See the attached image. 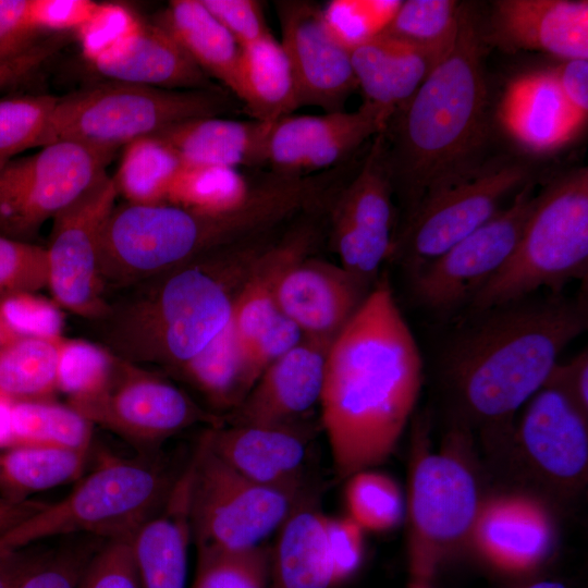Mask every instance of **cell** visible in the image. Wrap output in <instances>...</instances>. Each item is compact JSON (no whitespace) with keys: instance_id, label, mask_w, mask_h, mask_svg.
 <instances>
[{"instance_id":"1","label":"cell","mask_w":588,"mask_h":588,"mask_svg":"<svg viewBox=\"0 0 588 588\" xmlns=\"http://www.w3.org/2000/svg\"><path fill=\"white\" fill-rule=\"evenodd\" d=\"M440 345L437 368L455 426L494 433L546 383L564 348L588 327L586 294L540 291L466 310Z\"/></svg>"},{"instance_id":"2","label":"cell","mask_w":588,"mask_h":588,"mask_svg":"<svg viewBox=\"0 0 588 588\" xmlns=\"http://www.w3.org/2000/svg\"><path fill=\"white\" fill-rule=\"evenodd\" d=\"M419 347L385 273L329 347L320 399L339 478L370 469L395 450L422 384Z\"/></svg>"},{"instance_id":"3","label":"cell","mask_w":588,"mask_h":588,"mask_svg":"<svg viewBox=\"0 0 588 588\" xmlns=\"http://www.w3.org/2000/svg\"><path fill=\"white\" fill-rule=\"evenodd\" d=\"M282 228L209 250L105 294L85 320L112 356L166 373L201 351L232 319L237 298Z\"/></svg>"},{"instance_id":"4","label":"cell","mask_w":588,"mask_h":588,"mask_svg":"<svg viewBox=\"0 0 588 588\" xmlns=\"http://www.w3.org/2000/svg\"><path fill=\"white\" fill-rule=\"evenodd\" d=\"M487 84L479 15L462 4L449 54L381 132L387 172L404 213L429 193L470 175L486 131Z\"/></svg>"},{"instance_id":"5","label":"cell","mask_w":588,"mask_h":588,"mask_svg":"<svg viewBox=\"0 0 588 588\" xmlns=\"http://www.w3.org/2000/svg\"><path fill=\"white\" fill-rule=\"evenodd\" d=\"M307 205L305 186L279 176L252 186L246 201L209 215L168 203L117 204L101 233L105 293L148 279L209 250L280 229Z\"/></svg>"},{"instance_id":"6","label":"cell","mask_w":588,"mask_h":588,"mask_svg":"<svg viewBox=\"0 0 588 588\" xmlns=\"http://www.w3.org/2000/svg\"><path fill=\"white\" fill-rule=\"evenodd\" d=\"M187 462L181 465L162 450L132 458L107 457L64 499L0 535V548L20 549L77 534L130 539L161 509Z\"/></svg>"},{"instance_id":"7","label":"cell","mask_w":588,"mask_h":588,"mask_svg":"<svg viewBox=\"0 0 588 588\" xmlns=\"http://www.w3.org/2000/svg\"><path fill=\"white\" fill-rule=\"evenodd\" d=\"M587 273L588 169L581 167L552 179L536 195L511 257L464 311L540 291L563 292Z\"/></svg>"},{"instance_id":"8","label":"cell","mask_w":588,"mask_h":588,"mask_svg":"<svg viewBox=\"0 0 588 588\" xmlns=\"http://www.w3.org/2000/svg\"><path fill=\"white\" fill-rule=\"evenodd\" d=\"M230 100L217 87L175 90L110 81L58 97L37 147L75 142L115 152L176 124L219 117Z\"/></svg>"},{"instance_id":"9","label":"cell","mask_w":588,"mask_h":588,"mask_svg":"<svg viewBox=\"0 0 588 588\" xmlns=\"http://www.w3.org/2000/svg\"><path fill=\"white\" fill-rule=\"evenodd\" d=\"M192 462L191 530L197 550L235 552L259 547L301 501L315 494L245 477L222 461L204 436Z\"/></svg>"},{"instance_id":"10","label":"cell","mask_w":588,"mask_h":588,"mask_svg":"<svg viewBox=\"0 0 588 588\" xmlns=\"http://www.w3.org/2000/svg\"><path fill=\"white\" fill-rule=\"evenodd\" d=\"M530 181L527 164L505 160L429 193L396 225L389 260L416 270L486 224Z\"/></svg>"},{"instance_id":"11","label":"cell","mask_w":588,"mask_h":588,"mask_svg":"<svg viewBox=\"0 0 588 588\" xmlns=\"http://www.w3.org/2000/svg\"><path fill=\"white\" fill-rule=\"evenodd\" d=\"M68 404L138 453L159 451L167 440L194 426L225 424L222 416L200 405L162 372L114 356L105 385Z\"/></svg>"},{"instance_id":"12","label":"cell","mask_w":588,"mask_h":588,"mask_svg":"<svg viewBox=\"0 0 588 588\" xmlns=\"http://www.w3.org/2000/svg\"><path fill=\"white\" fill-rule=\"evenodd\" d=\"M114 151L58 142L0 168V234L30 242L41 226L88 189Z\"/></svg>"},{"instance_id":"13","label":"cell","mask_w":588,"mask_h":588,"mask_svg":"<svg viewBox=\"0 0 588 588\" xmlns=\"http://www.w3.org/2000/svg\"><path fill=\"white\" fill-rule=\"evenodd\" d=\"M482 500L476 479L453 453L414 460L407 493L409 576L432 579L453 548L470 537Z\"/></svg>"},{"instance_id":"14","label":"cell","mask_w":588,"mask_h":588,"mask_svg":"<svg viewBox=\"0 0 588 588\" xmlns=\"http://www.w3.org/2000/svg\"><path fill=\"white\" fill-rule=\"evenodd\" d=\"M535 200L530 181L486 224L407 273L416 305L444 319L463 313L511 257Z\"/></svg>"},{"instance_id":"15","label":"cell","mask_w":588,"mask_h":588,"mask_svg":"<svg viewBox=\"0 0 588 588\" xmlns=\"http://www.w3.org/2000/svg\"><path fill=\"white\" fill-rule=\"evenodd\" d=\"M381 134L355 175L339 185L327 206L329 242L340 266L373 286L390 259L396 213Z\"/></svg>"},{"instance_id":"16","label":"cell","mask_w":588,"mask_h":588,"mask_svg":"<svg viewBox=\"0 0 588 588\" xmlns=\"http://www.w3.org/2000/svg\"><path fill=\"white\" fill-rule=\"evenodd\" d=\"M118 196L113 176L105 173L52 219L48 287L59 307L84 320L98 317L106 305L99 246Z\"/></svg>"},{"instance_id":"17","label":"cell","mask_w":588,"mask_h":588,"mask_svg":"<svg viewBox=\"0 0 588 588\" xmlns=\"http://www.w3.org/2000/svg\"><path fill=\"white\" fill-rule=\"evenodd\" d=\"M391 115L368 100L352 112L286 115L271 126L266 164L274 174L289 177L330 168L380 134Z\"/></svg>"},{"instance_id":"18","label":"cell","mask_w":588,"mask_h":588,"mask_svg":"<svg viewBox=\"0 0 588 588\" xmlns=\"http://www.w3.org/2000/svg\"><path fill=\"white\" fill-rule=\"evenodd\" d=\"M84 59L113 82L175 90L216 88L167 29L133 11Z\"/></svg>"},{"instance_id":"19","label":"cell","mask_w":588,"mask_h":588,"mask_svg":"<svg viewBox=\"0 0 588 588\" xmlns=\"http://www.w3.org/2000/svg\"><path fill=\"white\" fill-rule=\"evenodd\" d=\"M280 41L292 66L301 106H317L326 113L342 111L358 87L350 50L329 30L322 8L310 1L275 2Z\"/></svg>"},{"instance_id":"20","label":"cell","mask_w":588,"mask_h":588,"mask_svg":"<svg viewBox=\"0 0 588 588\" xmlns=\"http://www.w3.org/2000/svg\"><path fill=\"white\" fill-rule=\"evenodd\" d=\"M317 427L311 420L282 426L207 428L209 448L245 477L275 488L313 492L307 467Z\"/></svg>"},{"instance_id":"21","label":"cell","mask_w":588,"mask_h":588,"mask_svg":"<svg viewBox=\"0 0 588 588\" xmlns=\"http://www.w3.org/2000/svg\"><path fill=\"white\" fill-rule=\"evenodd\" d=\"M373 286L340 265L310 254L295 260L282 272L275 302L279 311L299 329L304 338L331 345Z\"/></svg>"},{"instance_id":"22","label":"cell","mask_w":588,"mask_h":588,"mask_svg":"<svg viewBox=\"0 0 588 588\" xmlns=\"http://www.w3.org/2000/svg\"><path fill=\"white\" fill-rule=\"evenodd\" d=\"M329 347L303 338L262 371L241 405L223 416L224 422L282 426L310 420L320 403Z\"/></svg>"},{"instance_id":"23","label":"cell","mask_w":588,"mask_h":588,"mask_svg":"<svg viewBox=\"0 0 588 588\" xmlns=\"http://www.w3.org/2000/svg\"><path fill=\"white\" fill-rule=\"evenodd\" d=\"M469 538L491 568L520 577L546 561L553 546L554 528L538 500L507 493L482 500Z\"/></svg>"},{"instance_id":"24","label":"cell","mask_w":588,"mask_h":588,"mask_svg":"<svg viewBox=\"0 0 588 588\" xmlns=\"http://www.w3.org/2000/svg\"><path fill=\"white\" fill-rule=\"evenodd\" d=\"M588 413L564 390L544 384L527 402L516 437L534 466L564 483L579 481L588 466Z\"/></svg>"},{"instance_id":"25","label":"cell","mask_w":588,"mask_h":588,"mask_svg":"<svg viewBox=\"0 0 588 588\" xmlns=\"http://www.w3.org/2000/svg\"><path fill=\"white\" fill-rule=\"evenodd\" d=\"M491 21L507 47L588 60L587 0H498Z\"/></svg>"},{"instance_id":"26","label":"cell","mask_w":588,"mask_h":588,"mask_svg":"<svg viewBox=\"0 0 588 588\" xmlns=\"http://www.w3.org/2000/svg\"><path fill=\"white\" fill-rule=\"evenodd\" d=\"M192 457L161 509L128 539L142 588H186Z\"/></svg>"},{"instance_id":"27","label":"cell","mask_w":588,"mask_h":588,"mask_svg":"<svg viewBox=\"0 0 588 588\" xmlns=\"http://www.w3.org/2000/svg\"><path fill=\"white\" fill-rule=\"evenodd\" d=\"M498 117L512 139L538 154L564 146L583 128L565 103L552 69L523 73L509 82Z\"/></svg>"},{"instance_id":"28","label":"cell","mask_w":588,"mask_h":588,"mask_svg":"<svg viewBox=\"0 0 588 588\" xmlns=\"http://www.w3.org/2000/svg\"><path fill=\"white\" fill-rule=\"evenodd\" d=\"M316 209L304 213L264 254L237 298L231 321L246 351L283 317L275 302L277 284L292 262L316 249L323 231L313 216Z\"/></svg>"},{"instance_id":"29","label":"cell","mask_w":588,"mask_h":588,"mask_svg":"<svg viewBox=\"0 0 588 588\" xmlns=\"http://www.w3.org/2000/svg\"><path fill=\"white\" fill-rule=\"evenodd\" d=\"M350 54L357 86L366 100L392 114L444 59L384 32L352 48Z\"/></svg>"},{"instance_id":"30","label":"cell","mask_w":588,"mask_h":588,"mask_svg":"<svg viewBox=\"0 0 588 588\" xmlns=\"http://www.w3.org/2000/svg\"><path fill=\"white\" fill-rule=\"evenodd\" d=\"M326 516L316 494L294 509L270 546L268 588H335Z\"/></svg>"},{"instance_id":"31","label":"cell","mask_w":588,"mask_h":588,"mask_svg":"<svg viewBox=\"0 0 588 588\" xmlns=\"http://www.w3.org/2000/svg\"><path fill=\"white\" fill-rule=\"evenodd\" d=\"M272 124L207 117L176 124L156 136L169 144L184 163L237 169L266 164Z\"/></svg>"},{"instance_id":"32","label":"cell","mask_w":588,"mask_h":588,"mask_svg":"<svg viewBox=\"0 0 588 588\" xmlns=\"http://www.w3.org/2000/svg\"><path fill=\"white\" fill-rule=\"evenodd\" d=\"M163 375L194 389L207 408L222 417L241 405L259 378L232 321L196 355Z\"/></svg>"},{"instance_id":"33","label":"cell","mask_w":588,"mask_h":588,"mask_svg":"<svg viewBox=\"0 0 588 588\" xmlns=\"http://www.w3.org/2000/svg\"><path fill=\"white\" fill-rule=\"evenodd\" d=\"M234 95L255 120L268 123L301 107L290 60L271 34L241 48Z\"/></svg>"},{"instance_id":"34","label":"cell","mask_w":588,"mask_h":588,"mask_svg":"<svg viewBox=\"0 0 588 588\" xmlns=\"http://www.w3.org/2000/svg\"><path fill=\"white\" fill-rule=\"evenodd\" d=\"M208 76L233 94L241 48L201 0H173L158 22Z\"/></svg>"},{"instance_id":"35","label":"cell","mask_w":588,"mask_h":588,"mask_svg":"<svg viewBox=\"0 0 588 588\" xmlns=\"http://www.w3.org/2000/svg\"><path fill=\"white\" fill-rule=\"evenodd\" d=\"M89 452L51 445H15L0 450V491L7 501L48 490L78 478Z\"/></svg>"},{"instance_id":"36","label":"cell","mask_w":588,"mask_h":588,"mask_svg":"<svg viewBox=\"0 0 588 588\" xmlns=\"http://www.w3.org/2000/svg\"><path fill=\"white\" fill-rule=\"evenodd\" d=\"M64 336H15L0 345V392L13 401L51 399Z\"/></svg>"},{"instance_id":"37","label":"cell","mask_w":588,"mask_h":588,"mask_svg":"<svg viewBox=\"0 0 588 588\" xmlns=\"http://www.w3.org/2000/svg\"><path fill=\"white\" fill-rule=\"evenodd\" d=\"M183 163L176 151L160 137L136 139L124 146L113 175L119 195L134 204L166 203Z\"/></svg>"},{"instance_id":"38","label":"cell","mask_w":588,"mask_h":588,"mask_svg":"<svg viewBox=\"0 0 588 588\" xmlns=\"http://www.w3.org/2000/svg\"><path fill=\"white\" fill-rule=\"evenodd\" d=\"M13 445H51L90 452L94 425L72 408L52 399L14 401Z\"/></svg>"},{"instance_id":"39","label":"cell","mask_w":588,"mask_h":588,"mask_svg":"<svg viewBox=\"0 0 588 588\" xmlns=\"http://www.w3.org/2000/svg\"><path fill=\"white\" fill-rule=\"evenodd\" d=\"M252 186L237 169L183 163L166 203L193 211L218 215L242 206Z\"/></svg>"},{"instance_id":"40","label":"cell","mask_w":588,"mask_h":588,"mask_svg":"<svg viewBox=\"0 0 588 588\" xmlns=\"http://www.w3.org/2000/svg\"><path fill=\"white\" fill-rule=\"evenodd\" d=\"M462 4L452 0L402 1L383 32L445 58L457 37Z\"/></svg>"},{"instance_id":"41","label":"cell","mask_w":588,"mask_h":588,"mask_svg":"<svg viewBox=\"0 0 588 588\" xmlns=\"http://www.w3.org/2000/svg\"><path fill=\"white\" fill-rule=\"evenodd\" d=\"M346 479L344 495L347 516L364 531H387L401 522L404 501L397 483L391 477L364 469Z\"/></svg>"},{"instance_id":"42","label":"cell","mask_w":588,"mask_h":588,"mask_svg":"<svg viewBox=\"0 0 588 588\" xmlns=\"http://www.w3.org/2000/svg\"><path fill=\"white\" fill-rule=\"evenodd\" d=\"M270 546L226 552L197 550L191 588H268Z\"/></svg>"},{"instance_id":"43","label":"cell","mask_w":588,"mask_h":588,"mask_svg":"<svg viewBox=\"0 0 588 588\" xmlns=\"http://www.w3.org/2000/svg\"><path fill=\"white\" fill-rule=\"evenodd\" d=\"M58 102L51 95L0 99V168L20 152L37 147Z\"/></svg>"},{"instance_id":"44","label":"cell","mask_w":588,"mask_h":588,"mask_svg":"<svg viewBox=\"0 0 588 588\" xmlns=\"http://www.w3.org/2000/svg\"><path fill=\"white\" fill-rule=\"evenodd\" d=\"M113 356L99 344L85 339L64 338L59 359L58 391L68 401L98 392L106 383Z\"/></svg>"},{"instance_id":"45","label":"cell","mask_w":588,"mask_h":588,"mask_svg":"<svg viewBox=\"0 0 588 588\" xmlns=\"http://www.w3.org/2000/svg\"><path fill=\"white\" fill-rule=\"evenodd\" d=\"M393 14L389 0H333L322 8L329 30L348 50L383 32Z\"/></svg>"},{"instance_id":"46","label":"cell","mask_w":588,"mask_h":588,"mask_svg":"<svg viewBox=\"0 0 588 588\" xmlns=\"http://www.w3.org/2000/svg\"><path fill=\"white\" fill-rule=\"evenodd\" d=\"M102 543L81 540L41 551L16 588H78L81 578Z\"/></svg>"},{"instance_id":"47","label":"cell","mask_w":588,"mask_h":588,"mask_svg":"<svg viewBox=\"0 0 588 588\" xmlns=\"http://www.w3.org/2000/svg\"><path fill=\"white\" fill-rule=\"evenodd\" d=\"M47 249L0 234V296L48 287Z\"/></svg>"},{"instance_id":"48","label":"cell","mask_w":588,"mask_h":588,"mask_svg":"<svg viewBox=\"0 0 588 588\" xmlns=\"http://www.w3.org/2000/svg\"><path fill=\"white\" fill-rule=\"evenodd\" d=\"M0 316L15 336H63V317L59 306L37 293L21 292L0 296Z\"/></svg>"},{"instance_id":"49","label":"cell","mask_w":588,"mask_h":588,"mask_svg":"<svg viewBox=\"0 0 588 588\" xmlns=\"http://www.w3.org/2000/svg\"><path fill=\"white\" fill-rule=\"evenodd\" d=\"M78 588H142L130 540L102 543L89 561Z\"/></svg>"},{"instance_id":"50","label":"cell","mask_w":588,"mask_h":588,"mask_svg":"<svg viewBox=\"0 0 588 588\" xmlns=\"http://www.w3.org/2000/svg\"><path fill=\"white\" fill-rule=\"evenodd\" d=\"M326 535L335 588L346 583L360 567L364 530L351 517L326 516Z\"/></svg>"},{"instance_id":"51","label":"cell","mask_w":588,"mask_h":588,"mask_svg":"<svg viewBox=\"0 0 588 588\" xmlns=\"http://www.w3.org/2000/svg\"><path fill=\"white\" fill-rule=\"evenodd\" d=\"M210 13L229 32L240 48L271 34L262 5L255 0H201Z\"/></svg>"},{"instance_id":"52","label":"cell","mask_w":588,"mask_h":588,"mask_svg":"<svg viewBox=\"0 0 588 588\" xmlns=\"http://www.w3.org/2000/svg\"><path fill=\"white\" fill-rule=\"evenodd\" d=\"M98 2L91 0H29V19L34 28L56 34L76 32L95 13Z\"/></svg>"},{"instance_id":"53","label":"cell","mask_w":588,"mask_h":588,"mask_svg":"<svg viewBox=\"0 0 588 588\" xmlns=\"http://www.w3.org/2000/svg\"><path fill=\"white\" fill-rule=\"evenodd\" d=\"M28 9L29 0H0V60L14 58L38 42Z\"/></svg>"},{"instance_id":"54","label":"cell","mask_w":588,"mask_h":588,"mask_svg":"<svg viewBox=\"0 0 588 588\" xmlns=\"http://www.w3.org/2000/svg\"><path fill=\"white\" fill-rule=\"evenodd\" d=\"M551 69L565 103L583 127L588 117V60H566Z\"/></svg>"},{"instance_id":"55","label":"cell","mask_w":588,"mask_h":588,"mask_svg":"<svg viewBox=\"0 0 588 588\" xmlns=\"http://www.w3.org/2000/svg\"><path fill=\"white\" fill-rule=\"evenodd\" d=\"M66 39L61 34H54L46 40L38 41L14 58L0 60V89L22 79L36 70L63 47Z\"/></svg>"},{"instance_id":"56","label":"cell","mask_w":588,"mask_h":588,"mask_svg":"<svg viewBox=\"0 0 588 588\" xmlns=\"http://www.w3.org/2000/svg\"><path fill=\"white\" fill-rule=\"evenodd\" d=\"M544 384L564 390L588 413V352H579L566 364L556 363Z\"/></svg>"},{"instance_id":"57","label":"cell","mask_w":588,"mask_h":588,"mask_svg":"<svg viewBox=\"0 0 588 588\" xmlns=\"http://www.w3.org/2000/svg\"><path fill=\"white\" fill-rule=\"evenodd\" d=\"M40 552L30 550L29 547L0 548V588H16Z\"/></svg>"},{"instance_id":"58","label":"cell","mask_w":588,"mask_h":588,"mask_svg":"<svg viewBox=\"0 0 588 588\" xmlns=\"http://www.w3.org/2000/svg\"><path fill=\"white\" fill-rule=\"evenodd\" d=\"M45 505V503L29 500L0 502V535L15 527Z\"/></svg>"},{"instance_id":"59","label":"cell","mask_w":588,"mask_h":588,"mask_svg":"<svg viewBox=\"0 0 588 588\" xmlns=\"http://www.w3.org/2000/svg\"><path fill=\"white\" fill-rule=\"evenodd\" d=\"M13 402V400L0 392V450L13 445L11 426Z\"/></svg>"},{"instance_id":"60","label":"cell","mask_w":588,"mask_h":588,"mask_svg":"<svg viewBox=\"0 0 588 588\" xmlns=\"http://www.w3.org/2000/svg\"><path fill=\"white\" fill-rule=\"evenodd\" d=\"M517 588H569L565 583L552 579V578H541L528 581L520 585Z\"/></svg>"},{"instance_id":"61","label":"cell","mask_w":588,"mask_h":588,"mask_svg":"<svg viewBox=\"0 0 588 588\" xmlns=\"http://www.w3.org/2000/svg\"><path fill=\"white\" fill-rule=\"evenodd\" d=\"M406 588H434V587L432 585V579L418 577V576H409V581Z\"/></svg>"},{"instance_id":"62","label":"cell","mask_w":588,"mask_h":588,"mask_svg":"<svg viewBox=\"0 0 588 588\" xmlns=\"http://www.w3.org/2000/svg\"><path fill=\"white\" fill-rule=\"evenodd\" d=\"M13 338H15V335H13L9 331V329L5 327V324L2 321L1 316H0V345H2L3 343L10 341Z\"/></svg>"}]
</instances>
